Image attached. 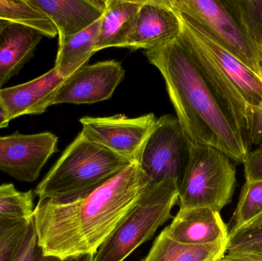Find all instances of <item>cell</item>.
Returning <instances> with one entry per match:
<instances>
[{
  "label": "cell",
  "mask_w": 262,
  "mask_h": 261,
  "mask_svg": "<svg viewBox=\"0 0 262 261\" xmlns=\"http://www.w3.org/2000/svg\"><path fill=\"white\" fill-rule=\"evenodd\" d=\"M148 185L138 162H133L72 202L38 201L33 213L38 246L45 255L60 259L95 255Z\"/></svg>",
  "instance_id": "obj_1"
},
{
  "label": "cell",
  "mask_w": 262,
  "mask_h": 261,
  "mask_svg": "<svg viewBox=\"0 0 262 261\" xmlns=\"http://www.w3.org/2000/svg\"><path fill=\"white\" fill-rule=\"evenodd\" d=\"M144 55L161 73L177 119L191 144L212 146L234 162L244 163L250 147L178 40L144 51Z\"/></svg>",
  "instance_id": "obj_2"
},
{
  "label": "cell",
  "mask_w": 262,
  "mask_h": 261,
  "mask_svg": "<svg viewBox=\"0 0 262 261\" xmlns=\"http://www.w3.org/2000/svg\"><path fill=\"white\" fill-rule=\"evenodd\" d=\"M176 12L181 22L179 43L251 148L249 116L251 109L262 101V80L213 38Z\"/></svg>",
  "instance_id": "obj_3"
},
{
  "label": "cell",
  "mask_w": 262,
  "mask_h": 261,
  "mask_svg": "<svg viewBox=\"0 0 262 261\" xmlns=\"http://www.w3.org/2000/svg\"><path fill=\"white\" fill-rule=\"evenodd\" d=\"M131 162L81 133L38 184V201L67 203L98 188Z\"/></svg>",
  "instance_id": "obj_4"
},
{
  "label": "cell",
  "mask_w": 262,
  "mask_h": 261,
  "mask_svg": "<svg viewBox=\"0 0 262 261\" xmlns=\"http://www.w3.org/2000/svg\"><path fill=\"white\" fill-rule=\"evenodd\" d=\"M178 204V181L163 179L146 191L94 255V261H124L152 239L160 227L173 219Z\"/></svg>",
  "instance_id": "obj_5"
},
{
  "label": "cell",
  "mask_w": 262,
  "mask_h": 261,
  "mask_svg": "<svg viewBox=\"0 0 262 261\" xmlns=\"http://www.w3.org/2000/svg\"><path fill=\"white\" fill-rule=\"evenodd\" d=\"M236 169L221 150L191 144L184 174L178 184L180 208H210L220 212L235 191Z\"/></svg>",
  "instance_id": "obj_6"
},
{
  "label": "cell",
  "mask_w": 262,
  "mask_h": 261,
  "mask_svg": "<svg viewBox=\"0 0 262 261\" xmlns=\"http://www.w3.org/2000/svg\"><path fill=\"white\" fill-rule=\"evenodd\" d=\"M167 1L192 26L213 38L262 80L256 51L220 0Z\"/></svg>",
  "instance_id": "obj_7"
},
{
  "label": "cell",
  "mask_w": 262,
  "mask_h": 261,
  "mask_svg": "<svg viewBox=\"0 0 262 261\" xmlns=\"http://www.w3.org/2000/svg\"><path fill=\"white\" fill-rule=\"evenodd\" d=\"M191 144L177 116L158 118L138 161L149 185L168 178L179 184L187 167Z\"/></svg>",
  "instance_id": "obj_8"
},
{
  "label": "cell",
  "mask_w": 262,
  "mask_h": 261,
  "mask_svg": "<svg viewBox=\"0 0 262 261\" xmlns=\"http://www.w3.org/2000/svg\"><path fill=\"white\" fill-rule=\"evenodd\" d=\"M154 113L137 117L118 114L80 120L81 133L89 140L133 162H138L146 139L157 124Z\"/></svg>",
  "instance_id": "obj_9"
},
{
  "label": "cell",
  "mask_w": 262,
  "mask_h": 261,
  "mask_svg": "<svg viewBox=\"0 0 262 261\" xmlns=\"http://www.w3.org/2000/svg\"><path fill=\"white\" fill-rule=\"evenodd\" d=\"M58 138L51 132L0 136V171L20 182H33L54 153Z\"/></svg>",
  "instance_id": "obj_10"
},
{
  "label": "cell",
  "mask_w": 262,
  "mask_h": 261,
  "mask_svg": "<svg viewBox=\"0 0 262 261\" xmlns=\"http://www.w3.org/2000/svg\"><path fill=\"white\" fill-rule=\"evenodd\" d=\"M125 70L121 63L105 61L84 65L66 78L55 95V104H92L107 101L121 84Z\"/></svg>",
  "instance_id": "obj_11"
},
{
  "label": "cell",
  "mask_w": 262,
  "mask_h": 261,
  "mask_svg": "<svg viewBox=\"0 0 262 261\" xmlns=\"http://www.w3.org/2000/svg\"><path fill=\"white\" fill-rule=\"evenodd\" d=\"M180 31V18L167 0H144L117 48L149 50L177 39Z\"/></svg>",
  "instance_id": "obj_12"
},
{
  "label": "cell",
  "mask_w": 262,
  "mask_h": 261,
  "mask_svg": "<svg viewBox=\"0 0 262 261\" xmlns=\"http://www.w3.org/2000/svg\"><path fill=\"white\" fill-rule=\"evenodd\" d=\"M66 79L54 66L29 82L0 89V101L11 121L23 115L41 114L52 105Z\"/></svg>",
  "instance_id": "obj_13"
},
{
  "label": "cell",
  "mask_w": 262,
  "mask_h": 261,
  "mask_svg": "<svg viewBox=\"0 0 262 261\" xmlns=\"http://www.w3.org/2000/svg\"><path fill=\"white\" fill-rule=\"evenodd\" d=\"M52 21L58 32V45L101 19L105 0H27Z\"/></svg>",
  "instance_id": "obj_14"
},
{
  "label": "cell",
  "mask_w": 262,
  "mask_h": 261,
  "mask_svg": "<svg viewBox=\"0 0 262 261\" xmlns=\"http://www.w3.org/2000/svg\"><path fill=\"white\" fill-rule=\"evenodd\" d=\"M164 230L171 239L184 245H207L227 240L229 234L220 213L210 208H180Z\"/></svg>",
  "instance_id": "obj_15"
},
{
  "label": "cell",
  "mask_w": 262,
  "mask_h": 261,
  "mask_svg": "<svg viewBox=\"0 0 262 261\" xmlns=\"http://www.w3.org/2000/svg\"><path fill=\"white\" fill-rule=\"evenodd\" d=\"M42 34L29 26L8 22L0 32V89L27 64Z\"/></svg>",
  "instance_id": "obj_16"
},
{
  "label": "cell",
  "mask_w": 262,
  "mask_h": 261,
  "mask_svg": "<svg viewBox=\"0 0 262 261\" xmlns=\"http://www.w3.org/2000/svg\"><path fill=\"white\" fill-rule=\"evenodd\" d=\"M226 245L227 240L207 245H184L171 239L163 230L140 261H219L226 254Z\"/></svg>",
  "instance_id": "obj_17"
},
{
  "label": "cell",
  "mask_w": 262,
  "mask_h": 261,
  "mask_svg": "<svg viewBox=\"0 0 262 261\" xmlns=\"http://www.w3.org/2000/svg\"><path fill=\"white\" fill-rule=\"evenodd\" d=\"M144 0H105L95 52L118 47Z\"/></svg>",
  "instance_id": "obj_18"
},
{
  "label": "cell",
  "mask_w": 262,
  "mask_h": 261,
  "mask_svg": "<svg viewBox=\"0 0 262 261\" xmlns=\"http://www.w3.org/2000/svg\"><path fill=\"white\" fill-rule=\"evenodd\" d=\"M101 19L58 45L55 67L64 78L81 68L95 53Z\"/></svg>",
  "instance_id": "obj_19"
},
{
  "label": "cell",
  "mask_w": 262,
  "mask_h": 261,
  "mask_svg": "<svg viewBox=\"0 0 262 261\" xmlns=\"http://www.w3.org/2000/svg\"><path fill=\"white\" fill-rule=\"evenodd\" d=\"M223 257L232 261H262V212L229 231Z\"/></svg>",
  "instance_id": "obj_20"
},
{
  "label": "cell",
  "mask_w": 262,
  "mask_h": 261,
  "mask_svg": "<svg viewBox=\"0 0 262 261\" xmlns=\"http://www.w3.org/2000/svg\"><path fill=\"white\" fill-rule=\"evenodd\" d=\"M0 20L29 26L48 38L58 35L52 21L27 0H0Z\"/></svg>",
  "instance_id": "obj_21"
},
{
  "label": "cell",
  "mask_w": 262,
  "mask_h": 261,
  "mask_svg": "<svg viewBox=\"0 0 262 261\" xmlns=\"http://www.w3.org/2000/svg\"><path fill=\"white\" fill-rule=\"evenodd\" d=\"M262 60V0H220Z\"/></svg>",
  "instance_id": "obj_22"
},
{
  "label": "cell",
  "mask_w": 262,
  "mask_h": 261,
  "mask_svg": "<svg viewBox=\"0 0 262 261\" xmlns=\"http://www.w3.org/2000/svg\"><path fill=\"white\" fill-rule=\"evenodd\" d=\"M33 190L18 191L12 183L0 185V221L33 219Z\"/></svg>",
  "instance_id": "obj_23"
},
{
  "label": "cell",
  "mask_w": 262,
  "mask_h": 261,
  "mask_svg": "<svg viewBox=\"0 0 262 261\" xmlns=\"http://www.w3.org/2000/svg\"><path fill=\"white\" fill-rule=\"evenodd\" d=\"M32 220L0 221V261L16 260L24 246Z\"/></svg>",
  "instance_id": "obj_24"
},
{
  "label": "cell",
  "mask_w": 262,
  "mask_h": 261,
  "mask_svg": "<svg viewBox=\"0 0 262 261\" xmlns=\"http://www.w3.org/2000/svg\"><path fill=\"white\" fill-rule=\"evenodd\" d=\"M262 212V181L246 182L232 216L230 230L239 228Z\"/></svg>",
  "instance_id": "obj_25"
},
{
  "label": "cell",
  "mask_w": 262,
  "mask_h": 261,
  "mask_svg": "<svg viewBox=\"0 0 262 261\" xmlns=\"http://www.w3.org/2000/svg\"><path fill=\"white\" fill-rule=\"evenodd\" d=\"M15 261H94V255L86 254V255L71 257L66 259H60L54 256L45 255L42 250L38 246L33 219L31 222L30 228H29L24 246Z\"/></svg>",
  "instance_id": "obj_26"
},
{
  "label": "cell",
  "mask_w": 262,
  "mask_h": 261,
  "mask_svg": "<svg viewBox=\"0 0 262 261\" xmlns=\"http://www.w3.org/2000/svg\"><path fill=\"white\" fill-rule=\"evenodd\" d=\"M243 165L246 182L262 181V144L248 153Z\"/></svg>",
  "instance_id": "obj_27"
},
{
  "label": "cell",
  "mask_w": 262,
  "mask_h": 261,
  "mask_svg": "<svg viewBox=\"0 0 262 261\" xmlns=\"http://www.w3.org/2000/svg\"><path fill=\"white\" fill-rule=\"evenodd\" d=\"M249 141L251 146L262 144V101L251 109L249 123Z\"/></svg>",
  "instance_id": "obj_28"
},
{
  "label": "cell",
  "mask_w": 262,
  "mask_h": 261,
  "mask_svg": "<svg viewBox=\"0 0 262 261\" xmlns=\"http://www.w3.org/2000/svg\"><path fill=\"white\" fill-rule=\"evenodd\" d=\"M10 121L11 120L9 116H8L7 112H6L4 106H3L1 101H0V129L7 127Z\"/></svg>",
  "instance_id": "obj_29"
},
{
  "label": "cell",
  "mask_w": 262,
  "mask_h": 261,
  "mask_svg": "<svg viewBox=\"0 0 262 261\" xmlns=\"http://www.w3.org/2000/svg\"><path fill=\"white\" fill-rule=\"evenodd\" d=\"M7 23V21H1V20H0V32H1V31L3 30V28H4V26H6Z\"/></svg>",
  "instance_id": "obj_30"
},
{
  "label": "cell",
  "mask_w": 262,
  "mask_h": 261,
  "mask_svg": "<svg viewBox=\"0 0 262 261\" xmlns=\"http://www.w3.org/2000/svg\"><path fill=\"white\" fill-rule=\"evenodd\" d=\"M260 68H261V72L262 75V60L260 61Z\"/></svg>",
  "instance_id": "obj_31"
}]
</instances>
